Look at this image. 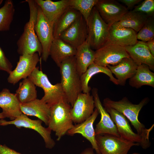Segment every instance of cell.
I'll use <instances>...</instances> for the list:
<instances>
[{
    "label": "cell",
    "instance_id": "obj_1",
    "mask_svg": "<svg viewBox=\"0 0 154 154\" xmlns=\"http://www.w3.org/2000/svg\"><path fill=\"white\" fill-rule=\"evenodd\" d=\"M149 101V98L145 97L138 104H134L130 102L126 97H124L118 101H114L107 98L104 99L103 105L105 108H111L117 110L130 121L137 133L142 137L147 149L151 145L149 135L154 125L153 124L149 129L146 128L139 120L138 116L140 110Z\"/></svg>",
    "mask_w": 154,
    "mask_h": 154
},
{
    "label": "cell",
    "instance_id": "obj_2",
    "mask_svg": "<svg viewBox=\"0 0 154 154\" xmlns=\"http://www.w3.org/2000/svg\"><path fill=\"white\" fill-rule=\"evenodd\" d=\"M29 5V21L25 25L23 31L17 42V52L20 55L32 54L37 52L41 56L42 52L41 44L35 30L37 15L38 5L35 0H26Z\"/></svg>",
    "mask_w": 154,
    "mask_h": 154
},
{
    "label": "cell",
    "instance_id": "obj_3",
    "mask_svg": "<svg viewBox=\"0 0 154 154\" xmlns=\"http://www.w3.org/2000/svg\"><path fill=\"white\" fill-rule=\"evenodd\" d=\"M59 67L61 75L60 83L67 102L72 108L78 96L82 92L80 76L76 70L75 56L63 61Z\"/></svg>",
    "mask_w": 154,
    "mask_h": 154
},
{
    "label": "cell",
    "instance_id": "obj_4",
    "mask_svg": "<svg viewBox=\"0 0 154 154\" xmlns=\"http://www.w3.org/2000/svg\"><path fill=\"white\" fill-rule=\"evenodd\" d=\"M71 105L61 101L50 107V116L48 127L55 132L59 141L73 126L70 111Z\"/></svg>",
    "mask_w": 154,
    "mask_h": 154
},
{
    "label": "cell",
    "instance_id": "obj_5",
    "mask_svg": "<svg viewBox=\"0 0 154 154\" xmlns=\"http://www.w3.org/2000/svg\"><path fill=\"white\" fill-rule=\"evenodd\" d=\"M28 77L36 86L43 90L44 94L41 100L50 107L61 101L67 102L60 83L52 84L46 75L40 70L38 67H36Z\"/></svg>",
    "mask_w": 154,
    "mask_h": 154
},
{
    "label": "cell",
    "instance_id": "obj_6",
    "mask_svg": "<svg viewBox=\"0 0 154 154\" xmlns=\"http://www.w3.org/2000/svg\"><path fill=\"white\" fill-rule=\"evenodd\" d=\"M88 33L86 41L96 50L108 43L110 26L102 19L95 7L87 22Z\"/></svg>",
    "mask_w": 154,
    "mask_h": 154
},
{
    "label": "cell",
    "instance_id": "obj_7",
    "mask_svg": "<svg viewBox=\"0 0 154 154\" xmlns=\"http://www.w3.org/2000/svg\"><path fill=\"white\" fill-rule=\"evenodd\" d=\"M96 139L100 154H129L132 147L139 146L120 137L107 134L96 135Z\"/></svg>",
    "mask_w": 154,
    "mask_h": 154
},
{
    "label": "cell",
    "instance_id": "obj_8",
    "mask_svg": "<svg viewBox=\"0 0 154 154\" xmlns=\"http://www.w3.org/2000/svg\"><path fill=\"white\" fill-rule=\"evenodd\" d=\"M42 121L38 119L33 120L27 116L22 113L14 120L7 121L3 119H0V125L5 126L13 125L18 128L23 127L33 129L38 132L42 137L47 148L52 149L55 145V142L52 138L51 130L48 127H45L42 124Z\"/></svg>",
    "mask_w": 154,
    "mask_h": 154
},
{
    "label": "cell",
    "instance_id": "obj_9",
    "mask_svg": "<svg viewBox=\"0 0 154 154\" xmlns=\"http://www.w3.org/2000/svg\"><path fill=\"white\" fill-rule=\"evenodd\" d=\"M35 30L42 46L41 58L44 61L46 62L50 56V49L54 38L53 26L44 15L38 6Z\"/></svg>",
    "mask_w": 154,
    "mask_h": 154
},
{
    "label": "cell",
    "instance_id": "obj_10",
    "mask_svg": "<svg viewBox=\"0 0 154 154\" xmlns=\"http://www.w3.org/2000/svg\"><path fill=\"white\" fill-rule=\"evenodd\" d=\"M94 62L102 66L117 65L124 58L130 57L124 47L107 43L95 51Z\"/></svg>",
    "mask_w": 154,
    "mask_h": 154
},
{
    "label": "cell",
    "instance_id": "obj_11",
    "mask_svg": "<svg viewBox=\"0 0 154 154\" xmlns=\"http://www.w3.org/2000/svg\"><path fill=\"white\" fill-rule=\"evenodd\" d=\"M88 33L87 23L82 15L63 32L58 38L77 49L86 41Z\"/></svg>",
    "mask_w": 154,
    "mask_h": 154
},
{
    "label": "cell",
    "instance_id": "obj_12",
    "mask_svg": "<svg viewBox=\"0 0 154 154\" xmlns=\"http://www.w3.org/2000/svg\"><path fill=\"white\" fill-rule=\"evenodd\" d=\"M95 7L102 19L110 26L119 21L129 11L115 0H98Z\"/></svg>",
    "mask_w": 154,
    "mask_h": 154
},
{
    "label": "cell",
    "instance_id": "obj_13",
    "mask_svg": "<svg viewBox=\"0 0 154 154\" xmlns=\"http://www.w3.org/2000/svg\"><path fill=\"white\" fill-rule=\"evenodd\" d=\"M115 124L120 137L128 141L137 143L146 149L142 137L132 129L127 119L121 113L112 108H105Z\"/></svg>",
    "mask_w": 154,
    "mask_h": 154
},
{
    "label": "cell",
    "instance_id": "obj_14",
    "mask_svg": "<svg viewBox=\"0 0 154 154\" xmlns=\"http://www.w3.org/2000/svg\"><path fill=\"white\" fill-rule=\"evenodd\" d=\"M39 56L37 53L20 55L16 68L9 74L8 82L15 85L21 79L28 77L40 61Z\"/></svg>",
    "mask_w": 154,
    "mask_h": 154
},
{
    "label": "cell",
    "instance_id": "obj_15",
    "mask_svg": "<svg viewBox=\"0 0 154 154\" xmlns=\"http://www.w3.org/2000/svg\"><path fill=\"white\" fill-rule=\"evenodd\" d=\"M92 92L95 107L100 114L101 117L100 121L96 124L94 129L95 135L107 134L120 137L115 124L101 102L98 89L93 88Z\"/></svg>",
    "mask_w": 154,
    "mask_h": 154
},
{
    "label": "cell",
    "instance_id": "obj_16",
    "mask_svg": "<svg viewBox=\"0 0 154 154\" xmlns=\"http://www.w3.org/2000/svg\"><path fill=\"white\" fill-rule=\"evenodd\" d=\"M95 108L93 96L90 93H81L71 108L70 114L73 122L82 123L93 113Z\"/></svg>",
    "mask_w": 154,
    "mask_h": 154
},
{
    "label": "cell",
    "instance_id": "obj_17",
    "mask_svg": "<svg viewBox=\"0 0 154 154\" xmlns=\"http://www.w3.org/2000/svg\"><path fill=\"white\" fill-rule=\"evenodd\" d=\"M97 110L95 108L92 114L84 122L75 124L67 132L68 135L72 136L76 133L80 134L90 143L92 148L97 154H100L96 139L93 125L99 115Z\"/></svg>",
    "mask_w": 154,
    "mask_h": 154
},
{
    "label": "cell",
    "instance_id": "obj_18",
    "mask_svg": "<svg viewBox=\"0 0 154 154\" xmlns=\"http://www.w3.org/2000/svg\"><path fill=\"white\" fill-rule=\"evenodd\" d=\"M44 15L53 27L69 7V0L53 1L50 0H35Z\"/></svg>",
    "mask_w": 154,
    "mask_h": 154
},
{
    "label": "cell",
    "instance_id": "obj_19",
    "mask_svg": "<svg viewBox=\"0 0 154 154\" xmlns=\"http://www.w3.org/2000/svg\"><path fill=\"white\" fill-rule=\"evenodd\" d=\"M137 33L131 29L113 24L110 26L108 43L124 47L133 46L138 40Z\"/></svg>",
    "mask_w": 154,
    "mask_h": 154
},
{
    "label": "cell",
    "instance_id": "obj_20",
    "mask_svg": "<svg viewBox=\"0 0 154 154\" xmlns=\"http://www.w3.org/2000/svg\"><path fill=\"white\" fill-rule=\"evenodd\" d=\"M124 48L129 57L138 65L146 64L151 70L154 71V56L151 54L146 42L138 40L135 45Z\"/></svg>",
    "mask_w": 154,
    "mask_h": 154
},
{
    "label": "cell",
    "instance_id": "obj_21",
    "mask_svg": "<svg viewBox=\"0 0 154 154\" xmlns=\"http://www.w3.org/2000/svg\"><path fill=\"white\" fill-rule=\"evenodd\" d=\"M20 104L15 94L8 89L4 88L0 92V108L6 117L12 120L21 115Z\"/></svg>",
    "mask_w": 154,
    "mask_h": 154
},
{
    "label": "cell",
    "instance_id": "obj_22",
    "mask_svg": "<svg viewBox=\"0 0 154 154\" xmlns=\"http://www.w3.org/2000/svg\"><path fill=\"white\" fill-rule=\"evenodd\" d=\"M137 66L133 60L129 57L123 58L116 65H108L107 67L115 76L119 85L124 86L127 80L135 74Z\"/></svg>",
    "mask_w": 154,
    "mask_h": 154
},
{
    "label": "cell",
    "instance_id": "obj_23",
    "mask_svg": "<svg viewBox=\"0 0 154 154\" xmlns=\"http://www.w3.org/2000/svg\"><path fill=\"white\" fill-rule=\"evenodd\" d=\"M22 113L27 116L36 117L48 126L50 116V107L41 99L35 100L26 103H20Z\"/></svg>",
    "mask_w": 154,
    "mask_h": 154
},
{
    "label": "cell",
    "instance_id": "obj_24",
    "mask_svg": "<svg viewBox=\"0 0 154 154\" xmlns=\"http://www.w3.org/2000/svg\"><path fill=\"white\" fill-rule=\"evenodd\" d=\"M76 49L59 38H54L51 46L50 56L57 66L59 67L64 60L75 56Z\"/></svg>",
    "mask_w": 154,
    "mask_h": 154
},
{
    "label": "cell",
    "instance_id": "obj_25",
    "mask_svg": "<svg viewBox=\"0 0 154 154\" xmlns=\"http://www.w3.org/2000/svg\"><path fill=\"white\" fill-rule=\"evenodd\" d=\"M95 52L86 41L76 49L75 56L77 71L80 76L86 70L89 66L94 62Z\"/></svg>",
    "mask_w": 154,
    "mask_h": 154
},
{
    "label": "cell",
    "instance_id": "obj_26",
    "mask_svg": "<svg viewBox=\"0 0 154 154\" xmlns=\"http://www.w3.org/2000/svg\"><path fill=\"white\" fill-rule=\"evenodd\" d=\"M99 73H104L108 76L110 80L116 85H119L117 80L107 67L99 65L94 62L90 65L86 70L80 76L82 90L83 93H89L91 90L89 86L90 80L94 75Z\"/></svg>",
    "mask_w": 154,
    "mask_h": 154
},
{
    "label": "cell",
    "instance_id": "obj_27",
    "mask_svg": "<svg viewBox=\"0 0 154 154\" xmlns=\"http://www.w3.org/2000/svg\"><path fill=\"white\" fill-rule=\"evenodd\" d=\"M150 70L146 64L138 65L135 73L129 79V85L136 88L144 85L154 88V73Z\"/></svg>",
    "mask_w": 154,
    "mask_h": 154
},
{
    "label": "cell",
    "instance_id": "obj_28",
    "mask_svg": "<svg viewBox=\"0 0 154 154\" xmlns=\"http://www.w3.org/2000/svg\"><path fill=\"white\" fill-rule=\"evenodd\" d=\"M148 17L146 15L140 12L132 10L128 11L119 21L114 24L120 27L131 29L137 33Z\"/></svg>",
    "mask_w": 154,
    "mask_h": 154
},
{
    "label": "cell",
    "instance_id": "obj_29",
    "mask_svg": "<svg viewBox=\"0 0 154 154\" xmlns=\"http://www.w3.org/2000/svg\"><path fill=\"white\" fill-rule=\"evenodd\" d=\"M81 15L78 11L69 7L53 27L54 38H58L63 32Z\"/></svg>",
    "mask_w": 154,
    "mask_h": 154
},
{
    "label": "cell",
    "instance_id": "obj_30",
    "mask_svg": "<svg viewBox=\"0 0 154 154\" xmlns=\"http://www.w3.org/2000/svg\"><path fill=\"white\" fill-rule=\"evenodd\" d=\"M20 103H26L36 99L37 97L36 86L28 77L20 82L15 93Z\"/></svg>",
    "mask_w": 154,
    "mask_h": 154
},
{
    "label": "cell",
    "instance_id": "obj_31",
    "mask_svg": "<svg viewBox=\"0 0 154 154\" xmlns=\"http://www.w3.org/2000/svg\"><path fill=\"white\" fill-rule=\"evenodd\" d=\"M13 1H5L4 5L0 8V31L9 30L15 13Z\"/></svg>",
    "mask_w": 154,
    "mask_h": 154
},
{
    "label": "cell",
    "instance_id": "obj_32",
    "mask_svg": "<svg viewBox=\"0 0 154 154\" xmlns=\"http://www.w3.org/2000/svg\"><path fill=\"white\" fill-rule=\"evenodd\" d=\"M98 0H69V6L78 11L86 22L93 8Z\"/></svg>",
    "mask_w": 154,
    "mask_h": 154
},
{
    "label": "cell",
    "instance_id": "obj_33",
    "mask_svg": "<svg viewBox=\"0 0 154 154\" xmlns=\"http://www.w3.org/2000/svg\"><path fill=\"white\" fill-rule=\"evenodd\" d=\"M137 38L145 42L154 39V16L148 17L145 23L137 33Z\"/></svg>",
    "mask_w": 154,
    "mask_h": 154
},
{
    "label": "cell",
    "instance_id": "obj_34",
    "mask_svg": "<svg viewBox=\"0 0 154 154\" xmlns=\"http://www.w3.org/2000/svg\"><path fill=\"white\" fill-rule=\"evenodd\" d=\"M134 8L133 11L140 12L148 17L154 16V0H144Z\"/></svg>",
    "mask_w": 154,
    "mask_h": 154
},
{
    "label": "cell",
    "instance_id": "obj_35",
    "mask_svg": "<svg viewBox=\"0 0 154 154\" xmlns=\"http://www.w3.org/2000/svg\"><path fill=\"white\" fill-rule=\"evenodd\" d=\"M12 64L0 47V70L5 71L9 74L12 70Z\"/></svg>",
    "mask_w": 154,
    "mask_h": 154
},
{
    "label": "cell",
    "instance_id": "obj_36",
    "mask_svg": "<svg viewBox=\"0 0 154 154\" xmlns=\"http://www.w3.org/2000/svg\"><path fill=\"white\" fill-rule=\"evenodd\" d=\"M118 1L125 4L126 8L128 9H131L135 5L142 1L141 0H118Z\"/></svg>",
    "mask_w": 154,
    "mask_h": 154
},
{
    "label": "cell",
    "instance_id": "obj_37",
    "mask_svg": "<svg viewBox=\"0 0 154 154\" xmlns=\"http://www.w3.org/2000/svg\"><path fill=\"white\" fill-rule=\"evenodd\" d=\"M0 154H22L7 147L0 144Z\"/></svg>",
    "mask_w": 154,
    "mask_h": 154
},
{
    "label": "cell",
    "instance_id": "obj_38",
    "mask_svg": "<svg viewBox=\"0 0 154 154\" xmlns=\"http://www.w3.org/2000/svg\"><path fill=\"white\" fill-rule=\"evenodd\" d=\"M146 42L151 54L154 56V39Z\"/></svg>",
    "mask_w": 154,
    "mask_h": 154
},
{
    "label": "cell",
    "instance_id": "obj_39",
    "mask_svg": "<svg viewBox=\"0 0 154 154\" xmlns=\"http://www.w3.org/2000/svg\"><path fill=\"white\" fill-rule=\"evenodd\" d=\"M80 154H97L92 147H88L83 150Z\"/></svg>",
    "mask_w": 154,
    "mask_h": 154
},
{
    "label": "cell",
    "instance_id": "obj_40",
    "mask_svg": "<svg viewBox=\"0 0 154 154\" xmlns=\"http://www.w3.org/2000/svg\"><path fill=\"white\" fill-rule=\"evenodd\" d=\"M6 117L4 114L2 112L0 113V119H3Z\"/></svg>",
    "mask_w": 154,
    "mask_h": 154
},
{
    "label": "cell",
    "instance_id": "obj_41",
    "mask_svg": "<svg viewBox=\"0 0 154 154\" xmlns=\"http://www.w3.org/2000/svg\"><path fill=\"white\" fill-rule=\"evenodd\" d=\"M3 1V0H0V5H1V4H2V2Z\"/></svg>",
    "mask_w": 154,
    "mask_h": 154
},
{
    "label": "cell",
    "instance_id": "obj_42",
    "mask_svg": "<svg viewBox=\"0 0 154 154\" xmlns=\"http://www.w3.org/2000/svg\"><path fill=\"white\" fill-rule=\"evenodd\" d=\"M132 154H140L138 153L135 152V153H133Z\"/></svg>",
    "mask_w": 154,
    "mask_h": 154
},
{
    "label": "cell",
    "instance_id": "obj_43",
    "mask_svg": "<svg viewBox=\"0 0 154 154\" xmlns=\"http://www.w3.org/2000/svg\"></svg>",
    "mask_w": 154,
    "mask_h": 154
}]
</instances>
